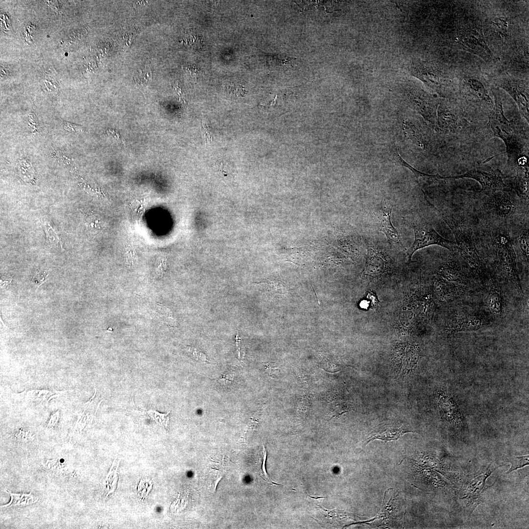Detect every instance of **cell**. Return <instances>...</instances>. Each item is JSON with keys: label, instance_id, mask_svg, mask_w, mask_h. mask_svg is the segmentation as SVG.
<instances>
[{"label": "cell", "instance_id": "obj_1", "mask_svg": "<svg viewBox=\"0 0 529 529\" xmlns=\"http://www.w3.org/2000/svg\"><path fill=\"white\" fill-rule=\"evenodd\" d=\"M434 126L452 156L473 150L492 138L485 118L471 112L456 100L442 98Z\"/></svg>", "mask_w": 529, "mask_h": 529}, {"label": "cell", "instance_id": "obj_2", "mask_svg": "<svg viewBox=\"0 0 529 529\" xmlns=\"http://www.w3.org/2000/svg\"><path fill=\"white\" fill-rule=\"evenodd\" d=\"M493 106L487 115V125L492 135L504 142L507 166L515 169L529 161V122L520 114L508 120L504 111V96L501 89L491 85Z\"/></svg>", "mask_w": 529, "mask_h": 529}, {"label": "cell", "instance_id": "obj_3", "mask_svg": "<svg viewBox=\"0 0 529 529\" xmlns=\"http://www.w3.org/2000/svg\"><path fill=\"white\" fill-rule=\"evenodd\" d=\"M455 77L454 99L467 110L487 117L494 104L489 82L479 71L470 69L458 71Z\"/></svg>", "mask_w": 529, "mask_h": 529}, {"label": "cell", "instance_id": "obj_4", "mask_svg": "<svg viewBox=\"0 0 529 529\" xmlns=\"http://www.w3.org/2000/svg\"><path fill=\"white\" fill-rule=\"evenodd\" d=\"M411 74L422 81L432 91L443 98L454 99L457 89L455 74L435 62L414 61Z\"/></svg>", "mask_w": 529, "mask_h": 529}, {"label": "cell", "instance_id": "obj_5", "mask_svg": "<svg viewBox=\"0 0 529 529\" xmlns=\"http://www.w3.org/2000/svg\"><path fill=\"white\" fill-rule=\"evenodd\" d=\"M482 24L472 19L462 20L453 27L452 45L481 57L486 62L495 60L484 36Z\"/></svg>", "mask_w": 529, "mask_h": 529}, {"label": "cell", "instance_id": "obj_6", "mask_svg": "<svg viewBox=\"0 0 529 529\" xmlns=\"http://www.w3.org/2000/svg\"><path fill=\"white\" fill-rule=\"evenodd\" d=\"M428 203L436 211L443 221L453 233L457 246V250L463 259L471 267L476 270L478 273L483 270L482 263L472 239L471 235L452 216L437 209L427 199Z\"/></svg>", "mask_w": 529, "mask_h": 529}, {"label": "cell", "instance_id": "obj_7", "mask_svg": "<svg viewBox=\"0 0 529 529\" xmlns=\"http://www.w3.org/2000/svg\"><path fill=\"white\" fill-rule=\"evenodd\" d=\"M492 84L506 92L515 101L520 114L529 121V87L527 79L505 73L494 78Z\"/></svg>", "mask_w": 529, "mask_h": 529}, {"label": "cell", "instance_id": "obj_8", "mask_svg": "<svg viewBox=\"0 0 529 529\" xmlns=\"http://www.w3.org/2000/svg\"><path fill=\"white\" fill-rule=\"evenodd\" d=\"M443 180L459 178H471L476 180L481 185L480 194L489 195L507 189L504 182V176L498 169L488 166H475L466 172L453 176H442Z\"/></svg>", "mask_w": 529, "mask_h": 529}, {"label": "cell", "instance_id": "obj_9", "mask_svg": "<svg viewBox=\"0 0 529 529\" xmlns=\"http://www.w3.org/2000/svg\"><path fill=\"white\" fill-rule=\"evenodd\" d=\"M412 226L414 239L412 245L407 250L408 258L410 261L415 251L432 245L440 246L450 251L457 250L456 243L442 237L430 223L418 221L412 223Z\"/></svg>", "mask_w": 529, "mask_h": 529}, {"label": "cell", "instance_id": "obj_10", "mask_svg": "<svg viewBox=\"0 0 529 529\" xmlns=\"http://www.w3.org/2000/svg\"><path fill=\"white\" fill-rule=\"evenodd\" d=\"M494 245L500 268L522 291L516 254L510 240L505 235H499L495 239Z\"/></svg>", "mask_w": 529, "mask_h": 529}, {"label": "cell", "instance_id": "obj_11", "mask_svg": "<svg viewBox=\"0 0 529 529\" xmlns=\"http://www.w3.org/2000/svg\"><path fill=\"white\" fill-rule=\"evenodd\" d=\"M484 25V31L483 32L491 44L501 47L506 46L510 43L513 24L507 14L499 12L492 14L485 20Z\"/></svg>", "mask_w": 529, "mask_h": 529}, {"label": "cell", "instance_id": "obj_12", "mask_svg": "<svg viewBox=\"0 0 529 529\" xmlns=\"http://www.w3.org/2000/svg\"><path fill=\"white\" fill-rule=\"evenodd\" d=\"M409 99L417 112L434 127L440 99L418 86L410 88Z\"/></svg>", "mask_w": 529, "mask_h": 529}, {"label": "cell", "instance_id": "obj_13", "mask_svg": "<svg viewBox=\"0 0 529 529\" xmlns=\"http://www.w3.org/2000/svg\"><path fill=\"white\" fill-rule=\"evenodd\" d=\"M392 210L390 202L386 201L382 203L377 216L379 228L385 235L389 243L401 246L399 234L391 222Z\"/></svg>", "mask_w": 529, "mask_h": 529}, {"label": "cell", "instance_id": "obj_14", "mask_svg": "<svg viewBox=\"0 0 529 529\" xmlns=\"http://www.w3.org/2000/svg\"><path fill=\"white\" fill-rule=\"evenodd\" d=\"M483 325V319L479 314H473L458 317L452 320L448 326V331L453 334L470 332L480 329Z\"/></svg>", "mask_w": 529, "mask_h": 529}, {"label": "cell", "instance_id": "obj_15", "mask_svg": "<svg viewBox=\"0 0 529 529\" xmlns=\"http://www.w3.org/2000/svg\"><path fill=\"white\" fill-rule=\"evenodd\" d=\"M506 189L487 195L491 198L490 202L495 213L502 217L511 216L515 210L510 197L505 192Z\"/></svg>", "mask_w": 529, "mask_h": 529}, {"label": "cell", "instance_id": "obj_16", "mask_svg": "<svg viewBox=\"0 0 529 529\" xmlns=\"http://www.w3.org/2000/svg\"><path fill=\"white\" fill-rule=\"evenodd\" d=\"M409 432H412L401 427H398L392 425L385 426L373 432L367 439L366 444L375 439L384 441L396 440L401 435Z\"/></svg>", "mask_w": 529, "mask_h": 529}, {"label": "cell", "instance_id": "obj_17", "mask_svg": "<svg viewBox=\"0 0 529 529\" xmlns=\"http://www.w3.org/2000/svg\"><path fill=\"white\" fill-rule=\"evenodd\" d=\"M439 275L446 281L461 284L466 281V277L460 267L455 261L444 264L439 269Z\"/></svg>", "mask_w": 529, "mask_h": 529}, {"label": "cell", "instance_id": "obj_18", "mask_svg": "<svg viewBox=\"0 0 529 529\" xmlns=\"http://www.w3.org/2000/svg\"><path fill=\"white\" fill-rule=\"evenodd\" d=\"M487 304L490 312L495 315L500 316L504 312V299L500 289L495 287H491L487 297Z\"/></svg>", "mask_w": 529, "mask_h": 529}, {"label": "cell", "instance_id": "obj_19", "mask_svg": "<svg viewBox=\"0 0 529 529\" xmlns=\"http://www.w3.org/2000/svg\"><path fill=\"white\" fill-rule=\"evenodd\" d=\"M461 284L448 281L438 282L436 289L439 296L445 300L453 299L463 292Z\"/></svg>", "mask_w": 529, "mask_h": 529}, {"label": "cell", "instance_id": "obj_20", "mask_svg": "<svg viewBox=\"0 0 529 529\" xmlns=\"http://www.w3.org/2000/svg\"><path fill=\"white\" fill-rule=\"evenodd\" d=\"M384 269L385 260L382 256L376 251L371 250L366 264V272L368 275H377L381 274Z\"/></svg>", "mask_w": 529, "mask_h": 529}, {"label": "cell", "instance_id": "obj_21", "mask_svg": "<svg viewBox=\"0 0 529 529\" xmlns=\"http://www.w3.org/2000/svg\"><path fill=\"white\" fill-rule=\"evenodd\" d=\"M514 178L513 187L520 197L528 198L529 192V170H517Z\"/></svg>", "mask_w": 529, "mask_h": 529}, {"label": "cell", "instance_id": "obj_22", "mask_svg": "<svg viewBox=\"0 0 529 529\" xmlns=\"http://www.w3.org/2000/svg\"><path fill=\"white\" fill-rule=\"evenodd\" d=\"M61 391H50L46 389L31 390L26 392V397L32 400L46 401L48 402L53 397L61 394Z\"/></svg>", "mask_w": 529, "mask_h": 529}, {"label": "cell", "instance_id": "obj_23", "mask_svg": "<svg viewBox=\"0 0 529 529\" xmlns=\"http://www.w3.org/2000/svg\"><path fill=\"white\" fill-rule=\"evenodd\" d=\"M9 495L11 497V502L7 505H3L4 506H11L13 505H27L29 504L34 503V497L31 494H14L9 492Z\"/></svg>", "mask_w": 529, "mask_h": 529}, {"label": "cell", "instance_id": "obj_24", "mask_svg": "<svg viewBox=\"0 0 529 529\" xmlns=\"http://www.w3.org/2000/svg\"><path fill=\"white\" fill-rule=\"evenodd\" d=\"M529 455L524 456H512L507 458V461L511 463V467L506 474H509L517 469L529 465Z\"/></svg>", "mask_w": 529, "mask_h": 529}, {"label": "cell", "instance_id": "obj_25", "mask_svg": "<svg viewBox=\"0 0 529 529\" xmlns=\"http://www.w3.org/2000/svg\"><path fill=\"white\" fill-rule=\"evenodd\" d=\"M519 245L522 254L527 263L529 262V237L527 229H524L521 233L519 239Z\"/></svg>", "mask_w": 529, "mask_h": 529}, {"label": "cell", "instance_id": "obj_26", "mask_svg": "<svg viewBox=\"0 0 529 529\" xmlns=\"http://www.w3.org/2000/svg\"><path fill=\"white\" fill-rule=\"evenodd\" d=\"M159 313L160 314V318L168 325L171 326L176 325V321L172 316L171 311L166 307L159 304Z\"/></svg>", "mask_w": 529, "mask_h": 529}, {"label": "cell", "instance_id": "obj_27", "mask_svg": "<svg viewBox=\"0 0 529 529\" xmlns=\"http://www.w3.org/2000/svg\"><path fill=\"white\" fill-rule=\"evenodd\" d=\"M45 228L47 235V239L48 243L55 244L57 246L60 245L62 247V243L57 234L52 227L47 222H45Z\"/></svg>", "mask_w": 529, "mask_h": 529}, {"label": "cell", "instance_id": "obj_28", "mask_svg": "<svg viewBox=\"0 0 529 529\" xmlns=\"http://www.w3.org/2000/svg\"><path fill=\"white\" fill-rule=\"evenodd\" d=\"M264 365L266 372L270 377L276 378L280 374V369L277 364L274 362H265Z\"/></svg>", "mask_w": 529, "mask_h": 529}, {"label": "cell", "instance_id": "obj_29", "mask_svg": "<svg viewBox=\"0 0 529 529\" xmlns=\"http://www.w3.org/2000/svg\"><path fill=\"white\" fill-rule=\"evenodd\" d=\"M48 275V274L45 270L37 271L32 280V283L36 286V289L46 281Z\"/></svg>", "mask_w": 529, "mask_h": 529}, {"label": "cell", "instance_id": "obj_30", "mask_svg": "<svg viewBox=\"0 0 529 529\" xmlns=\"http://www.w3.org/2000/svg\"><path fill=\"white\" fill-rule=\"evenodd\" d=\"M186 350L187 353H190V354L192 357L194 358L196 360L200 359L202 361H207V360L206 355L196 348L191 346H187L186 348Z\"/></svg>", "mask_w": 529, "mask_h": 529}, {"label": "cell", "instance_id": "obj_31", "mask_svg": "<svg viewBox=\"0 0 529 529\" xmlns=\"http://www.w3.org/2000/svg\"><path fill=\"white\" fill-rule=\"evenodd\" d=\"M262 284L267 289L274 293H279L283 289L280 287L281 286L278 283L273 281L262 283Z\"/></svg>", "mask_w": 529, "mask_h": 529}, {"label": "cell", "instance_id": "obj_32", "mask_svg": "<svg viewBox=\"0 0 529 529\" xmlns=\"http://www.w3.org/2000/svg\"><path fill=\"white\" fill-rule=\"evenodd\" d=\"M167 259L166 256H162L160 258V263L156 269V274L158 276H163L167 268Z\"/></svg>", "mask_w": 529, "mask_h": 529}, {"label": "cell", "instance_id": "obj_33", "mask_svg": "<svg viewBox=\"0 0 529 529\" xmlns=\"http://www.w3.org/2000/svg\"><path fill=\"white\" fill-rule=\"evenodd\" d=\"M263 455H264L263 461L262 465V476L263 477V479H264L265 480H266L269 483L274 484H277V483H275V482H274L270 481V480L268 478V475H267V474L266 473V470H265V461H266V459L267 453H266V451L264 447V449H263Z\"/></svg>", "mask_w": 529, "mask_h": 529}, {"label": "cell", "instance_id": "obj_34", "mask_svg": "<svg viewBox=\"0 0 529 529\" xmlns=\"http://www.w3.org/2000/svg\"><path fill=\"white\" fill-rule=\"evenodd\" d=\"M235 376L234 372L231 371H226L224 373L222 378L218 380V382L223 383H230L234 380Z\"/></svg>", "mask_w": 529, "mask_h": 529}, {"label": "cell", "instance_id": "obj_35", "mask_svg": "<svg viewBox=\"0 0 529 529\" xmlns=\"http://www.w3.org/2000/svg\"><path fill=\"white\" fill-rule=\"evenodd\" d=\"M201 130L202 136L204 139H205L206 142L207 143L209 142L212 141V138L209 133L208 125L206 124L205 123H202Z\"/></svg>", "mask_w": 529, "mask_h": 529}, {"label": "cell", "instance_id": "obj_36", "mask_svg": "<svg viewBox=\"0 0 529 529\" xmlns=\"http://www.w3.org/2000/svg\"><path fill=\"white\" fill-rule=\"evenodd\" d=\"M64 128L69 131L75 132L77 131H81V128L80 126L75 125L74 124L71 123L66 121H64L63 124Z\"/></svg>", "mask_w": 529, "mask_h": 529}, {"label": "cell", "instance_id": "obj_37", "mask_svg": "<svg viewBox=\"0 0 529 529\" xmlns=\"http://www.w3.org/2000/svg\"><path fill=\"white\" fill-rule=\"evenodd\" d=\"M107 133L109 135H111L116 139L121 141L125 144L124 141L117 130L109 129L107 131Z\"/></svg>", "mask_w": 529, "mask_h": 529}, {"label": "cell", "instance_id": "obj_38", "mask_svg": "<svg viewBox=\"0 0 529 529\" xmlns=\"http://www.w3.org/2000/svg\"><path fill=\"white\" fill-rule=\"evenodd\" d=\"M12 280V277L10 276L3 277L0 279V285L1 286H7Z\"/></svg>", "mask_w": 529, "mask_h": 529}]
</instances>
